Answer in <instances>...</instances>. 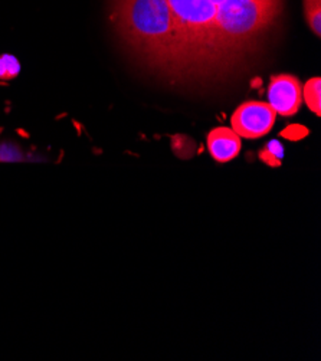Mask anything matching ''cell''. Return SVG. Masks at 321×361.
<instances>
[{
    "label": "cell",
    "mask_w": 321,
    "mask_h": 361,
    "mask_svg": "<svg viewBox=\"0 0 321 361\" xmlns=\"http://www.w3.org/2000/svg\"><path fill=\"white\" fill-rule=\"evenodd\" d=\"M303 99L317 117L321 116V80L318 77L305 82L303 87Z\"/></svg>",
    "instance_id": "8992f818"
},
{
    "label": "cell",
    "mask_w": 321,
    "mask_h": 361,
    "mask_svg": "<svg viewBox=\"0 0 321 361\" xmlns=\"http://www.w3.org/2000/svg\"><path fill=\"white\" fill-rule=\"evenodd\" d=\"M284 0H209L215 22L221 74L254 55L278 25Z\"/></svg>",
    "instance_id": "7a4b0ae2"
},
{
    "label": "cell",
    "mask_w": 321,
    "mask_h": 361,
    "mask_svg": "<svg viewBox=\"0 0 321 361\" xmlns=\"http://www.w3.org/2000/svg\"><path fill=\"white\" fill-rule=\"evenodd\" d=\"M277 120V113L271 105L262 101H246L241 104L231 117V128L246 140L267 135Z\"/></svg>",
    "instance_id": "3957f363"
},
{
    "label": "cell",
    "mask_w": 321,
    "mask_h": 361,
    "mask_svg": "<svg viewBox=\"0 0 321 361\" xmlns=\"http://www.w3.org/2000/svg\"><path fill=\"white\" fill-rule=\"evenodd\" d=\"M308 134V130L303 126H298V124H293V126H289L287 128H285L281 135L289 138V140H293V141H297V140H303L305 135Z\"/></svg>",
    "instance_id": "30bf717a"
},
{
    "label": "cell",
    "mask_w": 321,
    "mask_h": 361,
    "mask_svg": "<svg viewBox=\"0 0 321 361\" xmlns=\"http://www.w3.org/2000/svg\"><path fill=\"white\" fill-rule=\"evenodd\" d=\"M305 19L315 36L321 35V0H304Z\"/></svg>",
    "instance_id": "52a82bcc"
},
{
    "label": "cell",
    "mask_w": 321,
    "mask_h": 361,
    "mask_svg": "<svg viewBox=\"0 0 321 361\" xmlns=\"http://www.w3.org/2000/svg\"><path fill=\"white\" fill-rule=\"evenodd\" d=\"M206 146L210 156L218 163H228L241 153V137L228 127L213 128L206 137Z\"/></svg>",
    "instance_id": "5b68a950"
},
{
    "label": "cell",
    "mask_w": 321,
    "mask_h": 361,
    "mask_svg": "<svg viewBox=\"0 0 321 361\" xmlns=\"http://www.w3.org/2000/svg\"><path fill=\"white\" fill-rule=\"evenodd\" d=\"M19 72L20 65L15 56L8 54L0 56V80L11 81L19 75Z\"/></svg>",
    "instance_id": "9c48e42d"
},
{
    "label": "cell",
    "mask_w": 321,
    "mask_h": 361,
    "mask_svg": "<svg viewBox=\"0 0 321 361\" xmlns=\"http://www.w3.org/2000/svg\"><path fill=\"white\" fill-rule=\"evenodd\" d=\"M282 157H284V147H282V144L277 140L269 141L267 146L260 152V159L271 167L281 166Z\"/></svg>",
    "instance_id": "ba28073f"
},
{
    "label": "cell",
    "mask_w": 321,
    "mask_h": 361,
    "mask_svg": "<svg viewBox=\"0 0 321 361\" xmlns=\"http://www.w3.org/2000/svg\"><path fill=\"white\" fill-rule=\"evenodd\" d=\"M268 104L282 117H291L298 113L303 104V87L293 75H274L268 84Z\"/></svg>",
    "instance_id": "277c9868"
},
{
    "label": "cell",
    "mask_w": 321,
    "mask_h": 361,
    "mask_svg": "<svg viewBox=\"0 0 321 361\" xmlns=\"http://www.w3.org/2000/svg\"><path fill=\"white\" fill-rule=\"evenodd\" d=\"M110 13L121 44L143 65L170 77L185 75L167 0H111Z\"/></svg>",
    "instance_id": "6da1fadb"
}]
</instances>
